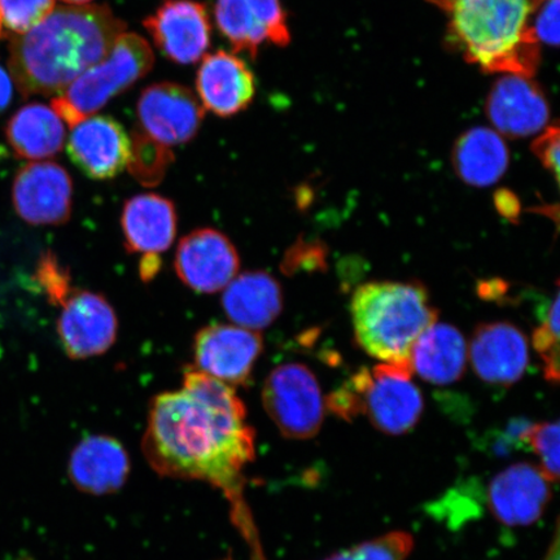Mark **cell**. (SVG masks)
<instances>
[{"label":"cell","instance_id":"obj_6","mask_svg":"<svg viewBox=\"0 0 560 560\" xmlns=\"http://www.w3.org/2000/svg\"><path fill=\"white\" fill-rule=\"evenodd\" d=\"M266 412L287 439H312L325 418V402L317 377L301 363H285L271 371L262 388Z\"/></svg>","mask_w":560,"mask_h":560},{"label":"cell","instance_id":"obj_24","mask_svg":"<svg viewBox=\"0 0 560 560\" xmlns=\"http://www.w3.org/2000/svg\"><path fill=\"white\" fill-rule=\"evenodd\" d=\"M509 150L500 135L487 128L465 132L453 150V166L465 184L488 187L497 184L506 173Z\"/></svg>","mask_w":560,"mask_h":560},{"label":"cell","instance_id":"obj_29","mask_svg":"<svg viewBox=\"0 0 560 560\" xmlns=\"http://www.w3.org/2000/svg\"><path fill=\"white\" fill-rule=\"evenodd\" d=\"M559 292L546 313L542 325L534 332V347L544 362L545 377L552 384L559 383Z\"/></svg>","mask_w":560,"mask_h":560},{"label":"cell","instance_id":"obj_36","mask_svg":"<svg viewBox=\"0 0 560 560\" xmlns=\"http://www.w3.org/2000/svg\"><path fill=\"white\" fill-rule=\"evenodd\" d=\"M324 261V249H322L320 245L299 242L295 247L287 254L283 269L291 275V272L300 268L304 269L305 266H307V269L312 270L315 268L319 269Z\"/></svg>","mask_w":560,"mask_h":560},{"label":"cell","instance_id":"obj_39","mask_svg":"<svg viewBox=\"0 0 560 560\" xmlns=\"http://www.w3.org/2000/svg\"><path fill=\"white\" fill-rule=\"evenodd\" d=\"M161 261L159 255H147L143 256L142 262H140V277L144 282H149L156 277L160 270Z\"/></svg>","mask_w":560,"mask_h":560},{"label":"cell","instance_id":"obj_25","mask_svg":"<svg viewBox=\"0 0 560 560\" xmlns=\"http://www.w3.org/2000/svg\"><path fill=\"white\" fill-rule=\"evenodd\" d=\"M215 21L235 52H248L255 58L266 34L250 10L248 0H217Z\"/></svg>","mask_w":560,"mask_h":560},{"label":"cell","instance_id":"obj_41","mask_svg":"<svg viewBox=\"0 0 560 560\" xmlns=\"http://www.w3.org/2000/svg\"><path fill=\"white\" fill-rule=\"evenodd\" d=\"M65 2L74 5H83L85 3L91 2V0H65Z\"/></svg>","mask_w":560,"mask_h":560},{"label":"cell","instance_id":"obj_34","mask_svg":"<svg viewBox=\"0 0 560 560\" xmlns=\"http://www.w3.org/2000/svg\"><path fill=\"white\" fill-rule=\"evenodd\" d=\"M536 12L532 27L537 40L557 46L559 44V0H542Z\"/></svg>","mask_w":560,"mask_h":560},{"label":"cell","instance_id":"obj_5","mask_svg":"<svg viewBox=\"0 0 560 560\" xmlns=\"http://www.w3.org/2000/svg\"><path fill=\"white\" fill-rule=\"evenodd\" d=\"M153 62L152 48L143 37L122 33L103 61L70 83L65 93L55 97L51 108L62 121L74 128L143 79Z\"/></svg>","mask_w":560,"mask_h":560},{"label":"cell","instance_id":"obj_32","mask_svg":"<svg viewBox=\"0 0 560 560\" xmlns=\"http://www.w3.org/2000/svg\"><path fill=\"white\" fill-rule=\"evenodd\" d=\"M371 371L361 369L338 390L327 398V406L335 416L353 420L363 415V396L370 383Z\"/></svg>","mask_w":560,"mask_h":560},{"label":"cell","instance_id":"obj_1","mask_svg":"<svg viewBox=\"0 0 560 560\" xmlns=\"http://www.w3.org/2000/svg\"><path fill=\"white\" fill-rule=\"evenodd\" d=\"M142 450L159 475L231 492L255 458V432L234 387L187 369L180 389L153 398Z\"/></svg>","mask_w":560,"mask_h":560},{"label":"cell","instance_id":"obj_42","mask_svg":"<svg viewBox=\"0 0 560 560\" xmlns=\"http://www.w3.org/2000/svg\"><path fill=\"white\" fill-rule=\"evenodd\" d=\"M4 37V24H3V18L2 12H0V38Z\"/></svg>","mask_w":560,"mask_h":560},{"label":"cell","instance_id":"obj_11","mask_svg":"<svg viewBox=\"0 0 560 560\" xmlns=\"http://www.w3.org/2000/svg\"><path fill=\"white\" fill-rule=\"evenodd\" d=\"M137 114L140 130L167 147L190 142L205 118V110L192 91L171 82L144 89Z\"/></svg>","mask_w":560,"mask_h":560},{"label":"cell","instance_id":"obj_26","mask_svg":"<svg viewBox=\"0 0 560 560\" xmlns=\"http://www.w3.org/2000/svg\"><path fill=\"white\" fill-rule=\"evenodd\" d=\"M129 172L140 185L153 187L164 179L174 161L170 147L158 142L142 130L132 132Z\"/></svg>","mask_w":560,"mask_h":560},{"label":"cell","instance_id":"obj_18","mask_svg":"<svg viewBox=\"0 0 560 560\" xmlns=\"http://www.w3.org/2000/svg\"><path fill=\"white\" fill-rule=\"evenodd\" d=\"M487 109L490 122L510 138L534 136L549 121L548 103L528 77H503L490 91Z\"/></svg>","mask_w":560,"mask_h":560},{"label":"cell","instance_id":"obj_37","mask_svg":"<svg viewBox=\"0 0 560 560\" xmlns=\"http://www.w3.org/2000/svg\"><path fill=\"white\" fill-rule=\"evenodd\" d=\"M495 208L506 220L517 223L521 217V201L514 192L500 190L494 195Z\"/></svg>","mask_w":560,"mask_h":560},{"label":"cell","instance_id":"obj_7","mask_svg":"<svg viewBox=\"0 0 560 560\" xmlns=\"http://www.w3.org/2000/svg\"><path fill=\"white\" fill-rule=\"evenodd\" d=\"M411 374L410 361L383 363L371 371L363 415L385 435H405L423 415L422 392L411 382Z\"/></svg>","mask_w":560,"mask_h":560},{"label":"cell","instance_id":"obj_10","mask_svg":"<svg viewBox=\"0 0 560 560\" xmlns=\"http://www.w3.org/2000/svg\"><path fill=\"white\" fill-rule=\"evenodd\" d=\"M240 268L234 244L214 229L192 231L180 241L175 254L174 269L178 278L199 293L225 290Z\"/></svg>","mask_w":560,"mask_h":560},{"label":"cell","instance_id":"obj_8","mask_svg":"<svg viewBox=\"0 0 560 560\" xmlns=\"http://www.w3.org/2000/svg\"><path fill=\"white\" fill-rule=\"evenodd\" d=\"M12 202L21 219L31 225H62L72 214V178L52 161H34L18 172Z\"/></svg>","mask_w":560,"mask_h":560},{"label":"cell","instance_id":"obj_17","mask_svg":"<svg viewBox=\"0 0 560 560\" xmlns=\"http://www.w3.org/2000/svg\"><path fill=\"white\" fill-rule=\"evenodd\" d=\"M131 470L130 455L115 438L90 435L73 447L68 476L74 488L90 495H108L121 490Z\"/></svg>","mask_w":560,"mask_h":560},{"label":"cell","instance_id":"obj_15","mask_svg":"<svg viewBox=\"0 0 560 560\" xmlns=\"http://www.w3.org/2000/svg\"><path fill=\"white\" fill-rule=\"evenodd\" d=\"M550 481L534 465L515 464L490 481V513L509 527H528L544 514L550 501Z\"/></svg>","mask_w":560,"mask_h":560},{"label":"cell","instance_id":"obj_2","mask_svg":"<svg viewBox=\"0 0 560 560\" xmlns=\"http://www.w3.org/2000/svg\"><path fill=\"white\" fill-rule=\"evenodd\" d=\"M125 30L107 5L59 7L12 38V80L24 97L59 93L105 58Z\"/></svg>","mask_w":560,"mask_h":560},{"label":"cell","instance_id":"obj_31","mask_svg":"<svg viewBox=\"0 0 560 560\" xmlns=\"http://www.w3.org/2000/svg\"><path fill=\"white\" fill-rule=\"evenodd\" d=\"M35 282L38 283L52 305L62 306L75 291L69 270L51 252H47L39 258L37 269H35Z\"/></svg>","mask_w":560,"mask_h":560},{"label":"cell","instance_id":"obj_27","mask_svg":"<svg viewBox=\"0 0 560 560\" xmlns=\"http://www.w3.org/2000/svg\"><path fill=\"white\" fill-rule=\"evenodd\" d=\"M415 548V538L406 532H389L375 540L338 552L325 560H406Z\"/></svg>","mask_w":560,"mask_h":560},{"label":"cell","instance_id":"obj_19","mask_svg":"<svg viewBox=\"0 0 560 560\" xmlns=\"http://www.w3.org/2000/svg\"><path fill=\"white\" fill-rule=\"evenodd\" d=\"M196 89L209 112L231 117L247 108L254 100L255 75L237 56L220 50L201 62Z\"/></svg>","mask_w":560,"mask_h":560},{"label":"cell","instance_id":"obj_28","mask_svg":"<svg viewBox=\"0 0 560 560\" xmlns=\"http://www.w3.org/2000/svg\"><path fill=\"white\" fill-rule=\"evenodd\" d=\"M538 458L545 479L555 482L559 478V423L529 424L523 433Z\"/></svg>","mask_w":560,"mask_h":560},{"label":"cell","instance_id":"obj_40","mask_svg":"<svg viewBox=\"0 0 560 560\" xmlns=\"http://www.w3.org/2000/svg\"><path fill=\"white\" fill-rule=\"evenodd\" d=\"M544 560H560V538H559L558 523H557L555 538H552V542L550 545L548 552H546Z\"/></svg>","mask_w":560,"mask_h":560},{"label":"cell","instance_id":"obj_4","mask_svg":"<svg viewBox=\"0 0 560 560\" xmlns=\"http://www.w3.org/2000/svg\"><path fill=\"white\" fill-rule=\"evenodd\" d=\"M352 317L360 347L392 363L410 361L412 346L435 324L438 311L422 284L370 282L355 290Z\"/></svg>","mask_w":560,"mask_h":560},{"label":"cell","instance_id":"obj_9","mask_svg":"<svg viewBox=\"0 0 560 560\" xmlns=\"http://www.w3.org/2000/svg\"><path fill=\"white\" fill-rule=\"evenodd\" d=\"M262 347V336L257 331L236 325H210L195 336L196 369L237 387L248 383Z\"/></svg>","mask_w":560,"mask_h":560},{"label":"cell","instance_id":"obj_23","mask_svg":"<svg viewBox=\"0 0 560 560\" xmlns=\"http://www.w3.org/2000/svg\"><path fill=\"white\" fill-rule=\"evenodd\" d=\"M5 137L18 156L42 161L58 155L62 150L66 126L52 108L33 103L20 108L11 117Z\"/></svg>","mask_w":560,"mask_h":560},{"label":"cell","instance_id":"obj_22","mask_svg":"<svg viewBox=\"0 0 560 560\" xmlns=\"http://www.w3.org/2000/svg\"><path fill=\"white\" fill-rule=\"evenodd\" d=\"M410 363L412 371L431 384L458 382L467 365L466 339L458 328L435 322L412 346Z\"/></svg>","mask_w":560,"mask_h":560},{"label":"cell","instance_id":"obj_33","mask_svg":"<svg viewBox=\"0 0 560 560\" xmlns=\"http://www.w3.org/2000/svg\"><path fill=\"white\" fill-rule=\"evenodd\" d=\"M248 2L257 23L266 34V39L280 47L289 45L290 32L279 0H248Z\"/></svg>","mask_w":560,"mask_h":560},{"label":"cell","instance_id":"obj_14","mask_svg":"<svg viewBox=\"0 0 560 560\" xmlns=\"http://www.w3.org/2000/svg\"><path fill=\"white\" fill-rule=\"evenodd\" d=\"M67 149L72 163L89 178L107 180L128 166L131 142L115 118L90 116L74 126Z\"/></svg>","mask_w":560,"mask_h":560},{"label":"cell","instance_id":"obj_16","mask_svg":"<svg viewBox=\"0 0 560 560\" xmlns=\"http://www.w3.org/2000/svg\"><path fill=\"white\" fill-rule=\"evenodd\" d=\"M470 359L482 382L510 387L522 380L528 368L527 336L506 322L482 324L472 335Z\"/></svg>","mask_w":560,"mask_h":560},{"label":"cell","instance_id":"obj_38","mask_svg":"<svg viewBox=\"0 0 560 560\" xmlns=\"http://www.w3.org/2000/svg\"><path fill=\"white\" fill-rule=\"evenodd\" d=\"M13 95V81L9 73L0 67V115L9 108Z\"/></svg>","mask_w":560,"mask_h":560},{"label":"cell","instance_id":"obj_30","mask_svg":"<svg viewBox=\"0 0 560 560\" xmlns=\"http://www.w3.org/2000/svg\"><path fill=\"white\" fill-rule=\"evenodd\" d=\"M55 0H0L7 31L24 34L37 26L54 11Z\"/></svg>","mask_w":560,"mask_h":560},{"label":"cell","instance_id":"obj_12","mask_svg":"<svg viewBox=\"0 0 560 560\" xmlns=\"http://www.w3.org/2000/svg\"><path fill=\"white\" fill-rule=\"evenodd\" d=\"M117 330L116 312L100 293L74 291L62 304L58 334L70 359L86 360L107 352Z\"/></svg>","mask_w":560,"mask_h":560},{"label":"cell","instance_id":"obj_3","mask_svg":"<svg viewBox=\"0 0 560 560\" xmlns=\"http://www.w3.org/2000/svg\"><path fill=\"white\" fill-rule=\"evenodd\" d=\"M446 13L450 38L487 72L528 77L540 61L532 21L542 0H429Z\"/></svg>","mask_w":560,"mask_h":560},{"label":"cell","instance_id":"obj_13","mask_svg":"<svg viewBox=\"0 0 560 560\" xmlns=\"http://www.w3.org/2000/svg\"><path fill=\"white\" fill-rule=\"evenodd\" d=\"M159 50L178 65H194L206 55L212 37L207 7L195 0H165L144 20Z\"/></svg>","mask_w":560,"mask_h":560},{"label":"cell","instance_id":"obj_20","mask_svg":"<svg viewBox=\"0 0 560 560\" xmlns=\"http://www.w3.org/2000/svg\"><path fill=\"white\" fill-rule=\"evenodd\" d=\"M177 213L170 199L140 194L125 202L121 226L131 254L160 255L171 248L177 234Z\"/></svg>","mask_w":560,"mask_h":560},{"label":"cell","instance_id":"obj_21","mask_svg":"<svg viewBox=\"0 0 560 560\" xmlns=\"http://www.w3.org/2000/svg\"><path fill=\"white\" fill-rule=\"evenodd\" d=\"M222 307L236 326L252 331L262 330L282 313V287L268 272H243L228 284Z\"/></svg>","mask_w":560,"mask_h":560},{"label":"cell","instance_id":"obj_35","mask_svg":"<svg viewBox=\"0 0 560 560\" xmlns=\"http://www.w3.org/2000/svg\"><path fill=\"white\" fill-rule=\"evenodd\" d=\"M532 152L541 161V164L548 170L552 177L559 179V159H560V132L557 125L550 126L534 144Z\"/></svg>","mask_w":560,"mask_h":560}]
</instances>
